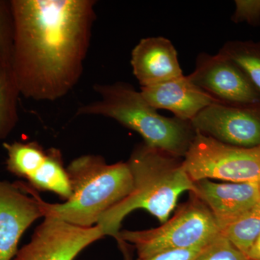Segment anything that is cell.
Listing matches in <instances>:
<instances>
[{"label":"cell","mask_w":260,"mask_h":260,"mask_svg":"<svg viewBox=\"0 0 260 260\" xmlns=\"http://www.w3.org/2000/svg\"><path fill=\"white\" fill-rule=\"evenodd\" d=\"M249 260H260V236L246 254Z\"/></svg>","instance_id":"23"},{"label":"cell","mask_w":260,"mask_h":260,"mask_svg":"<svg viewBox=\"0 0 260 260\" xmlns=\"http://www.w3.org/2000/svg\"><path fill=\"white\" fill-rule=\"evenodd\" d=\"M191 195L210 210L220 232L260 202L259 182H194Z\"/></svg>","instance_id":"11"},{"label":"cell","mask_w":260,"mask_h":260,"mask_svg":"<svg viewBox=\"0 0 260 260\" xmlns=\"http://www.w3.org/2000/svg\"><path fill=\"white\" fill-rule=\"evenodd\" d=\"M195 131L242 148L260 146V103L249 105L214 104L190 121Z\"/></svg>","instance_id":"9"},{"label":"cell","mask_w":260,"mask_h":260,"mask_svg":"<svg viewBox=\"0 0 260 260\" xmlns=\"http://www.w3.org/2000/svg\"><path fill=\"white\" fill-rule=\"evenodd\" d=\"M220 233L246 256L260 236V202Z\"/></svg>","instance_id":"18"},{"label":"cell","mask_w":260,"mask_h":260,"mask_svg":"<svg viewBox=\"0 0 260 260\" xmlns=\"http://www.w3.org/2000/svg\"><path fill=\"white\" fill-rule=\"evenodd\" d=\"M182 162L193 182L210 179L234 183L260 180V146H234L198 131Z\"/></svg>","instance_id":"6"},{"label":"cell","mask_w":260,"mask_h":260,"mask_svg":"<svg viewBox=\"0 0 260 260\" xmlns=\"http://www.w3.org/2000/svg\"><path fill=\"white\" fill-rule=\"evenodd\" d=\"M182 160L148 146L144 142L135 147L127 161L133 176V189L99 219L97 225L104 236L115 238L121 246V223L137 209L147 210L161 223L167 221L181 194L191 191L194 186Z\"/></svg>","instance_id":"2"},{"label":"cell","mask_w":260,"mask_h":260,"mask_svg":"<svg viewBox=\"0 0 260 260\" xmlns=\"http://www.w3.org/2000/svg\"><path fill=\"white\" fill-rule=\"evenodd\" d=\"M207 244L198 246V247L190 248V249L164 251L143 259L138 258L137 260H194Z\"/></svg>","instance_id":"22"},{"label":"cell","mask_w":260,"mask_h":260,"mask_svg":"<svg viewBox=\"0 0 260 260\" xmlns=\"http://www.w3.org/2000/svg\"><path fill=\"white\" fill-rule=\"evenodd\" d=\"M232 21L246 23L253 27L260 26V0H236Z\"/></svg>","instance_id":"21"},{"label":"cell","mask_w":260,"mask_h":260,"mask_svg":"<svg viewBox=\"0 0 260 260\" xmlns=\"http://www.w3.org/2000/svg\"><path fill=\"white\" fill-rule=\"evenodd\" d=\"M66 169L72 189L69 199L51 204L37 193L44 218L59 219L77 226H94L133 189L127 162L108 164L100 155H85L74 159Z\"/></svg>","instance_id":"3"},{"label":"cell","mask_w":260,"mask_h":260,"mask_svg":"<svg viewBox=\"0 0 260 260\" xmlns=\"http://www.w3.org/2000/svg\"><path fill=\"white\" fill-rule=\"evenodd\" d=\"M189 79L205 93L225 105L260 103V93L235 63L218 54L200 53Z\"/></svg>","instance_id":"8"},{"label":"cell","mask_w":260,"mask_h":260,"mask_svg":"<svg viewBox=\"0 0 260 260\" xmlns=\"http://www.w3.org/2000/svg\"><path fill=\"white\" fill-rule=\"evenodd\" d=\"M131 65L141 88L184 75L176 48L170 40L162 37L141 39L132 51Z\"/></svg>","instance_id":"12"},{"label":"cell","mask_w":260,"mask_h":260,"mask_svg":"<svg viewBox=\"0 0 260 260\" xmlns=\"http://www.w3.org/2000/svg\"><path fill=\"white\" fill-rule=\"evenodd\" d=\"M259 190H260V180L259 181Z\"/></svg>","instance_id":"24"},{"label":"cell","mask_w":260,"mask_h":260,"mask_svg":"<svg viewBox=\"0 0 260 260\" xmlns=\"http://www.w3.org/2000/svg\"><path fill=\"white\" fill-rule=\"evenodd\" d=\"M37 191L23 182L0 180V260H11L25 231L43 216Z\"/></svg>","instance_id":"10"},{"label":"cell","mask_w":260,"mask_h":260,"mask_svg":"<svg viewBox=\"0 0 260 260\" xmlns=\"http://www.w3.org/2000/svg\"><path fill=\"white\" fill-rule=\"evenodd\" d=\"M15 20L11 1L0 0V56L12 66Z\"/></svg>","instance_id":"19"},{"label":"cell","mask_w":260,"mask_h":260,"mask_svg":"<svg viewBox=\"0 0 260 260\" xmlns=\"http://www.w3.org/2000/svg\"><path fill=\"white\" fill-rule=\"evenodd\" d=\"M218 53L240 68L260 93V42L230 41Z\"/></svg>","instance_id":"17"},{"label":"cell","mask_w":260,"mask_h":260,"mask_svg":"<svg viewBox=\"0 0 260 260\" xmlns=\"http://www.w3.org/2000/svg\"><path fill=\"white\" fill-rule=\"evenodd\" d=\"M19 95L11 64L0 56V141L18 124Z\"/></svg>","instance_id":"15"},{"label":"cell","mask_w":260,"mask_h":260,"mask_svg":"<svg viewBox=\"0 0 260 260\" xmlns=\"http://www.w3.org/2000/svg\"><path fill=\"white\" fill-rule=\"evenodd\" d=\"M27 181L36 191H51L64 201L72 195L69 176L58 149L47 150L45 160Z\"/></svg>","instance_id":"14"},{"label":"cell","mask_w":260,"mask_h":260,"mask_svg":"<svg viewBox=\"0 0 260 260\" xmlns=\"http://www.w3.org/2000/svg\"><path fill=\"white\" fill-rule=\"evenodd\" d=\"M140 92L146 102L157 110L170 111L174 117L189 122L205 108L220 104L184 75L158 85L141 88Z\"/></svg>","instance_id":"13"},{"label":"cell","mask_w":260,"mask_h":260,"mask_svg":"<svg viewBox=\"0 0 260 260\" xmlns=\"http://www.w3.org/2000/svg\"><path fill=\"white\" fill-rule=\"evenodd\" d=\"M104 237L99 225L80 227L45 217L28 244L11 260H75L89 245Z\"/></svg>","instance_id":"7"},{"label":"cell","mask_w":260,"mask_h":260,"mask_svg":"<svg viewBox=\"0 0 260 260\" xmlns=\"http://www.w3.org/2000/svg\"><path fill=\"white\" fill-rule=\"evenodd\" d=\"M8 158L7 169L16 177L28 180L45 160L47 150L36 142L3 143Z\"/></svg>","instance_id":"16"},{"label":"cell","mask_w":260,"mask_h":260,"mask_svg":"<svg viewBox=\"0 0 260 260\" xmlns=\"http://www.w3.org/2000/svg\"><path fill=\"white\" fill-rule=\"evenodd\" d=\"M94 0H11L12 69L26 99L54 102L83 74L95 15Z\"/></svg>","instance_id":"1"},{"label":"cell","mask_w":260,"mask_h":260,"mask_svg":"<svg viewBox=\"0 0 260 260\" xmlns=\"http://www.w3.org/2000/svg\"><path fill=\"white\" fill-rule=\"evenodd\" d=\"M213 215L206 206L191 195V200L178 209L173 218L160 226L143 231L119 233L121 248L133 244L139 259L176 249L205 245L220 234Z\"/></svg>","instance_id":"5"},{"label":"cell","mask_w":260,"mask_h":260,"mask_svg":"<svg viewBox=\"0 0 260 260\" xmlns=\"http://www.w3.org/2000/svg\"><path fill=\"white\" fill-rule=\"evenodd\" d=\"M93 90L99 99L78 108L76 115L110 118L138 133L148 146L184 158L196 134L190 122L160 115L129 83H98Z\"/></svg>","instance_id":"4"},{"label":"cell","mask_w":260,"mask_h":260,"mask_svg":"<svg viewBox=\"0 0 260 260\" xmlns=\"http://www.w3.org/2000/svg\"><path fill=\"white\" fill-rule=\"evenodd\" d=\"M194 260H249L223 234L212 239Z\"/></svg>","instance_id":"20"}]
</instances>
